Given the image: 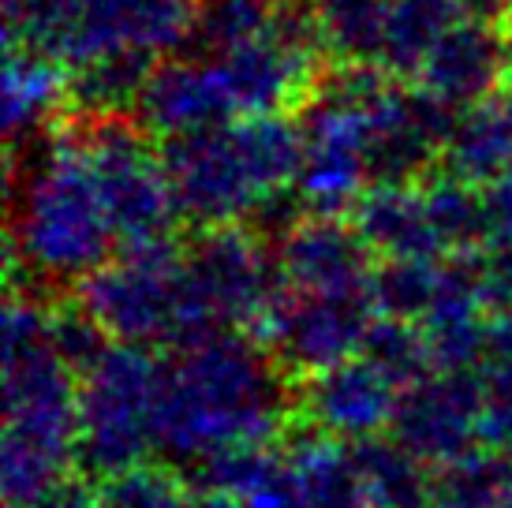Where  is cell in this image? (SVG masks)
Returning a JSON list of instances; mask_svg holds the SVG:
<instances>
[{
	"label": "cell",
	"mask_w": 512,
	"mask_h": 508,
	"mask_svg": "<svg viewBox=\"0 0 512 508\" xmlns=\"http://www.w3.org/2000/svg\"><path fill=\"white\" fill-rule=\"evenodd\" d=\"M288 415V385L266 352L214 333L161 367L154 441L172 456L206 460L240 441H270Z\"/></svg>",
	"instance_id": "cell-1"
},
{
	"label": "cell",
	"mask_w": 512,
	"mask_h": 508,
	"mask_svg": "<svg viewBox=\"0 0 512 508\" xmlns=\"http://www.w3.org/2000/svg\"><path fill=\"white\" fill-rule=\"evenodd\" d=\"M8 430H4V497L8 508L38 505L64 482L79 445V393L72 370L49 344V314L12 299L8 307Z\"/></svg>",
	"instance_id": "cell-2"
},
{
	"label": "cell",
	"mask_w": 512,
	"mask_h": 508,
	"mask_svg": "<svg viewBox=\"0 0 512 508\" xmlns=\"http://www.w3.org/2000/svg\"><path fill=\"white\" fill-rule=\"evenodd\" d=\"M15 236L27 266L45 277L86 281L105 266L116 232L79 139H60L42 165H34Z\"/></svg>",
	"instance_id": "cell-3"
},
{
	"label": "cell",
	"mask_w": 512,
	"mask_h": 508,
	"mask_svg": "<svg viewBox=\"0 0 512 508\" xmlns=\"http://www.w3.org/2000/svg\"><path fill=\"white\" fill-rule=\"evenodd\" d=\"M161 367L139 348H113L79 389L75 464L94 479H116L143 464L154 441V396Z\"/></svg>",
	"instance_id": "cell-4"
},
{
	"label": "cell",
	"mask_w": 512,
	"mask_h": 508,
	"mask_svg": "<svg viewBox=\"0 0 512 508\" xmlns=\"http://www.w3.org/2000/svg\"><path fill=\"white\" fill-rule=\"evenodd\" d=\"M79 142L94 165L116 240H124L128 251L169 243L176 198L161 154L150 150L146 127L128 116H94Z\"/></svg>",
	"instance_id": "cell-5"
},
{
	"label": "cell",
	"mask_w": 512,
	"mask_h": 508,
	"mask_svg": "<svg viewBox=\"0 0 512 508\" xmlns=\"http://www.w3.org/2000/svg\"><path fill=\"white\" fill-rule=\"evenodd\" d=\"M161 165L176 198V213L199 225L225 228L243 213H255L262 198V187L247 169V157L236 142L232 124L165 139Z\"/></svg>",
	"instance_id": "cell-6"
},
{
	"label": "cell",
	"mask_w": 512,
	"mask_h": 508,
	"mask_svg": "<svg viewBox=\"0 0 512 508\" xmlns=\"http://www.w3.org/2000/svg\"><path fill=\"white\" fill-rule=\"evenodd\" d=\"M370 311H374L370 296H322L281 281L258 325L266 329V340L285 363L318 374L352 359V352L363 348L374 325Z\"/></svg>",
	"instance_id": "cell-7"
},
{
	"label": "cell",
	"mask_w": 512,
	"mask_h": 508,
	"mask_svg": "<svg viewBox=\"0 0 512 508\" xmlns=\"http://www.w3.org/2000/svg\"><path fill=\"white\" fill-rule=\"evenodd\" d=\"M184 281L199 314L214 329L258 325L277 288L258 236L236 232L232 225L202 232V240L184 258Z\"/></svg>",
	"instance_id": "cell-8"
},
{
	"label": "cell",
	"mask_w": 512,
	"mask_h": 508,
	"mask_svg": "<svg viewBox=\"0 0 512 508\" xmlns=\"http://www.w3.org/2000/svg\"><path fill=\"white\" fill-rule=\"evenodd\" d=\"M195 0H83L64 64L83 68L105 53H146L165 60L195 42Z\"/></svg>",
	"instance_id": "cell-9"
},
{
	"label": "cell",
	"mask_w": 512,
	"mask_h": 508,
	"mask_svg": "<svg viewBox=\"0 0 512 508\" xmlns=\"http://www.w3.org/2000/svg\"><path fill=\"white\" fill-rule=\"evenodd\" d=\"M486 393L483 378L460 374H430L415 389L400 393L393 415V441L434 464H449L471 452V441L483 438Z\"/></svg>",
	"instance_id": "cell-10"
},
{
	"label": "cell",
	"mask_w": 512,
	"mask_h": 508,
	"mask_svg": "<svg viewBox=\"0 0 512 508\" xmlns=\"http://www.w3.org/2000/svg\"><path fill=\"white\" fill-rule=\"evenodd\" d=\"M509 57L512 27L468 19L434 45V53L415 75V86L456 113H468L475 105L498 98L501 86H509Z\"/></svg>",
	"instance_id": "cell-11"
},
{
	"label": "cell",
	"mask_w": 512,
	"mask_h": 508,
	"mask_svg": "<svg viewBox=\"0 0 512 508\" xmlns=\"http://www.w3.org/2000/svg\"><path fill=\"white\" fill-rule=\"evenodd\" d=\"M400 393L370 367L367 359H344L337 367L318 370L299 393V411L322 434L367 441L393 426Z\"/></svg>",
	"instance_id": "cell-12"
},
{
	"label": "cell",
	"mask_w": 512,
	"mask_h": 508,
	"mask_svg": "<svg viewBox=\"0 0 512 508\" xmlns=\"http://www.w3.org/2000/svg\"><path fill=\"white\" fill-rule=\"evenodd\" d=\"M139 124L161 135H187L202 127L232 124L236 116L232 98L225 90V79L214 60L206 57H165L157 60L154 75L139 98Z\"/></svg>",
	"instance_id": "cell-13"
},
{
	"label": "cell",
	"mask_w": 512,
	"mask_h": 508,
	"mask_svg": "<svg viewBox=\"0 0 512 508\" xmlns=\"http://www.w3.org/2000/svg\"><path fill=\"white\" fill-rule=\"evenodd\" d=\"M281 269L288 284L322 296H370L374 277L363 236L329 217H311L288 232L281 247Z\"/></svg>",
	"instance_id": "cell-14"
},
{
	"label": "cell",
	"mask_w": 512,
	"mask_h": 508,
	"mask_svg": "<svg viewBox=\"0 0 512 508\" xmlns=\"http://www.w3.org/2000/svg\"><path fill=\"white\" fill-rule=\"evenodd\" d=\"M352 228L370 251H382L385 258H434L441 251L427 195H419L415 187L374 184L367 195L356 198Z\"/></svg>",
	"instance_id": "cell-15"
},
{
	"label": "cell",
	"mask_w": 512,
	"mask_h": 508,
	"mask_svg": "<svg viewBox=\"0 0 512 508\" xmlns=\"http://www.w3.org/2000/svg\"><path fill=\"white\" fill-rule=\"evenodd\" d=\"M471 19V0H385L382 64L389 75H419L434 45Z\"/></svg>",
	"instance_id": "cell-16"
},
{
	"label": "cell",
	"mask_w": 512,
	"mask_h": 508,
	"mask_svg": "<svg viewBox=\"0 0 512 508\" xmlns=\"http://www.w3.org/2000/svg\"><path fill=\"white\" fill-rule=\"evenodd\" d=\"M449 176L464 184H498L512 172V98H490L460 113L445 146Z\"/></svg>",
	"instance_id": "cell-17"
},
{
	"label": "cell",
	"mask_w": 512,
	"mask_h": 508,
	"mask_svg": "<svg viewBox=\"0 0 512 508\" xmlns=\"http://www.w3.org/2000/svg\"><path fill=\"white\" fill-rule=\"evenodd\" d=\"M352 460L370 508H434V479L400 441H356Z\"/></svg>",
	"instance_id": "cell-18"
},
{
	"label": "cell",
	"mask_w": 512,
	"mask_h": 508,
	"mask_svg": "<svg viewBox=\"0 0 512 508\" xmlns=\"http://www.w3.org/2000/svg\"><path fill=\"white\" fill-rule=\"evenodd\" d=\"M285 460L303 508H370L352 452L326 441L322 430H314Z\"/></svg>",
	"instance_id": "cell-19"
},
{
	"label": "cell",
	"mask_w": 512,
	"mask_h": 508,
	"mask_svg": "<svg viewBox=\"0 0 512 508\" xmlns=\"http://www.w3.org/2000/svg\"><path fill=\"white\" fill-rule=\"evenodd\" d=\"M512 497V456L471 449L434 475V508H505Z\"/></svg>",
	"instance_id": "cell-20"
},
{
	"label": "cell",
	"mask_w": 512,
	"mask_h": 508,
	"mask_svg": "<svg viewBox=\"0 0 512 508\" xmlns=\"http://www.w3.org/2000/svg\"><path fill=\"white\" fill-rule=\"evenodd\" d=\"M68 94L64 71L57 60L42 57V53H27V49H12L8 53V75H4V98H8V131L19 139L23 131L57 113L60 98Z\"/></svg>",
	"instance_id": "cell-21"
},
{
	"label": "cell",
	"mask_w": 512,
	"mask_h": 508,
	"mask_svg": "<svg viewBox=\"0 0 512 508\" xmlns=\"http://www.w3.org/2000/svg\"><path fill=\"white\" fill-rule=\"evenodd\" d=\"M363 359L378 370L397 393H408L419 381L434 374V352H430L427 329L400 318H378L363 340Z\"/></svg>",
	"instance_id": "cell-22"
},
{
	"label": "cell",
	"mask_w": 512,
	"mask_h": 508,
	"mask_svg": "<svg viewBox=\"0 0 512 508\" xmlns=\"http://www.w3.org/2000/svg\"><path fill=\"white\" fill-rule=\"evenodd\" d=\"M423 195H427V210L441 240V251L479 254V243L494 236L490 210H486V198H479V187L464 184L456 176H438Z\"/></svg>",
	"instance_id": "cell-23"
},
{
	"label": "cell",
	"mask_w": 512,
	"mask_h": 508,
	"mask_svg": "<svg viewBox=\"0 0 512 508\" xmlns=\"http://www.w3.org/2000/svg\"><path fill=\"white\" fill-rule=\"evenodd\" d=\"M438 281L441 269L430 266V258H385L370 277L374 311L400 322H427L430 307L438 299Z\"/></svg>",
	"instance_id": "cell-24"
},
{
	"label": "cell",
	"mask_w": 512,
	"mask_h": 508,
	"mask_svg": "<svg viewBox=\"0 0 512 508\" xmlns=\"http://www.w3.org/2000/svg\"><path fill=\"white\" fill-rule=\"evenodd\" d=\"M83 0H4L8 45L64 64Z\"/></svg>",
	"instance_id": "cell-25"
},
{
	"label": "cell",
	"mask_w": 512,
	"mask_h": 508,
	"mask_svg": "<svg viewBox=\"0 0 512 508\" xmlns=\"http://www.w3.org/2000/svg\"><path fill=\"white\" fill-rule=\"evenodd\" d=\"M184 486L180 475L169 467H131L101 486V508H184Z\"/></svg>",
	"instance_id": "cell-26"
},
{
	"label": "cell",
	"mask_w": 512,
	"mask_h": 508,
	"mask_svg": "<svg viewBox=\"0 0 512 508\" xmlns=\"http://www.w3.org/2000/svg\"><path fill=\"white\" fill-rule=\"evenodd\" d=\"M486 210H490V232H494L505 247H512V172L501 176L498 184L490 187Z\"/></svg>",
	"instance_id": "cell-27"
},
{
	"label": "cell",
	"mask_w": 512,
	"mask_h": 508,
	"mask_svg": "<svg viewBox=\"0 0 512 508\" xmlns=\"http://www.w3.org/2000/svg\"><path fill=\"white\" fill-rule=\"evenodd\" d=\"M30 508H101V505L86 494V486H79V482H60V486H53L38 505Z\"/></svg>",
	"instance_id": "cell-28"
},
{
	"label": "cell",
	"mask_w": 512,
	"mask_h": 508,
	"mask_svg": "<svg viewBox=\"0 0 512 508\" xmlns=\"http://www.w3.org/2000/svg\"><path fill=\"white\" fill-rule=\"evenodd\" d=\"M184 508H247V505H240L236 497H225V494H195L187 497Z\"/></svg>",
	"instance_id": "cell-29"
}]
</instances>
